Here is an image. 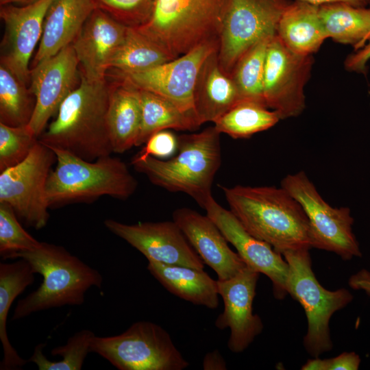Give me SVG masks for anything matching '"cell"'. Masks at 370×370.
Returning a JSON list of instances; mask_svg holds the SVG:
<instances>
[{
  "instance_id": "cell-1",
  "label": "cell",
  "mask_w": 370,
  "mask_h": 370,
  "mask_svg": "<svg viewBox=\"0 0 370 370\" xmlns=\"http://www.w3.org/2000/svg\"><path fill=\"white\" fill-rule=\"evenodd\" d=\"M230 211L254 237L278 252L311 248L308 217L282 186H221Z\"/></svg>"
},
{
  "instance_id": "cell-2",
  "label": "cell",
  "mask_w": 370,
  "mask_h": 370,
  "mask_svg": "<svg viewBox=\"0 0 370 370\" xmlns=\"http://www.w3.org/2000/svg\"><path fill=\"white\" fill-rule=\"evenodd\" d=\"M109 101L107 78L89 82L81 74L79 86L63 101L56 118L38 140L50 148L68 151L88 161L111 155Z\"/></svg>"
},
{
  "instance_id": "cell-3",
  "label": "cell",
  "mask_w": 370,
  "mask_h": 370,
  "mask_svg": "<svg viewBox=\"0 0 370 370\" xmlns=\"http://www.w3.org/2000/svg\"><path fill=\"white\" fill-rule=\"evenodd\" d=\"M220 133L210 127L197 134L177 137V153L168 160L135 156L132 164L154 185L182 192L204 208L212 196V186L221 164Z\"/></svg>"
},
{
  "instance_id": "cell-4",
  "label": "cell",
  "mask_w": 370,
  "mask_h": 370,
  "mask_svg": "<svg viewBox=\"0 0 370 370\" xmlns=\"http://www.w3.org/2000/svg\"><path fill=\"white\" fill-rule=\"evenodd\" d=\"M35 273L42 276L40 286L20 299L12 320H18L42 310L64 306H80L92 286L101 288V274L72 255L64 247L41 242L39 247L17 253Z\"/></svg>"
},
{
  "instance_id": "cell-5",
  "label": "cell",
  "mask_w": 370,
  "mask_h": 370,
  "mask_svg": "<svg viewBox=\"0 0 370 370\" xmlns=\"http://www.w3.org/2000/svg\"><path fill=\"white\" fill-rule=\"evenodd\" d=\"M56 165L47 183L49 208L77 202H91L102 196L126 199L138 182L126 164L111 155L88 161L68 151L51 148Z\"/></svg>"
},
{
  "instance_id": "cell-6",
  "label": "cell",
  "mask_w": 370,
  "mask_h": 370,
  "mask_svg": "<svg viewBox=\"0 0 370 370\" xmlns=\"http://www.w3.org/2000/svg\"><path fill=\"white\" fill-rule=\"evenodd\" d=\"M226 0H155L149 20L136 27L171 58L219 40Z\"/></svg>"
},
{
  "instance_id": "cell-7",
  "label": "cell",
  "mask_w": 370,
  "mask_h": 370,
  "mask_svg": "<svg viewBox=\"0 0 370 370\" xmlns=\"http://www.w3.org/2000/svg\"><path fill=\"white\" fill-rule=\"evenodd\" d=\"M309 249L288 250L282 254L288 264L287 293L301 305L307 318L304 345L315 358L332 349L330 318L352 301L353 295L345 288L329 291L321 286L313 272Z\"/></svg>"
},
{
  "instance_id": "cell-8",
  "label": "cell",
  "mask_w": 370,
  "mask_h": 370,
  "mask_svg": "<svg viewBox=\"0 0 370 370\" xmlns=\"http://www.w3.org/2000/svg\"><path fill=\"white\" fill-rule=\"evenodd\" d=\"M90 352L119 370H182L189 366L169 334L150 321H138L123 333L95 336Z\"/></svg>"
},
{
  "instance_id": "cell-9",
  "label": "cell",
  "mask_w": 370,
  "mask_h": 370,
  "mask_svg": "<svg viewBox=\"0 0 370 370\" xmlns=\"http://www.w3.org/2000/svg\"><path fill=\"white\" fill-rule=\"evenodd\" d=\"M281 186L298 201L308 217L311 247L334 252L345 260L362 256L349 208L330 206L303 171L286 175Z\"/></svg>"
},
{
  "instance_id": "cell-10",
  "label": "cell",
  "mask_w": 370,
  "mask_h": 370,
  "mask_svg": "<svg viewBox=\"0 0 370 370\" xmlns=\"http://www.w3.org/2000/svg\"><path fill=\"white\" fill-rule=\"evenodd\" d=\"M288 0H226L218 46L220 67L230 75L240 58L252 45L276 34Z\"/></svg>"
},
{
  "instance_id": "cell-11",
  "label": "cell",
  "mask_w": 370,
  "mask_h": 370,
  "mask_svg": "<svg viewBox=\"0 0 370 370\" xmlns=\"http://www.w3.org/2000/svg\"><path fill=\"white\" fill-rule=\"evenodd\" d=\"M54 151L39 140L19 164L0 173V203L9 205L28 227L40 230L49 219L47 183Z\"/></svg>"
},
{
  "instance_id": "cell-12",
  "label": "cell",
  "mask_w": 370,
  "mask_h": 370,
  "mask_svg": "<svg viewBox=\"0 0 370 370\" xmlns=\"http://www.w3.org/2000/svg\"><path fill=\"white\" fill-rule=\"evenodd\" d=\"M312 64V55L292 51L276 34L271 39L264 64L263 99L281 119L297 116L304 110V88Z\"/></svg>"
},
{
  "instance_id": "cell-13",
  "label": "cell",
  "mask_w": 370,
  "mask_h": 370,
  "mask_svg": "<svg viewBox=\"0 0 370 370\" xmlns=\"http://www.w3.org/2000/svg\"><path fill=\"white\" fill-rule=\"evenodd\" d=\"M218 46L219 40L207 41L151 69L127 73L116 72L115 77L165 98L184 112L195 113L194 90L199 71Z\"/></svg>"
},
{
  "instance_id": "cell-14",
  "label": "cell",
  "mask_w": 370,
  "mask_h": 370,
  "mask_svg": "<svg viewBox=\"0 0 370 370\" xmlns=\"http://www.w3.org/2000/svg\"><path fill=\"white\" fill-rule=\"evenodd\" d=\"M79 66L72 45L30 69V90L36 99L33 115L27 125L37 138L57 114L63 101L81 82Z\"/></svg>"
},
{
  "instance_id": "cell-15",
  "label": "cell",
  "mask_w": 370,
  "mask_h": 370,
  "mask_svg": "<svg viewBox=\"0 0 370 370\" xmlns=\"http://www.w3.org/2000/svg\"><path fill=\"white\" fill-rule=\"evenodd\" d=\"M105 227L143 254L147 260L204 269V262L173 221L126 224L106 219Z\"/></svg>"
},
{
  "instance_id": "cell-16",
  "label": "cell",
  "mask_w": 370,
  "mask_h": 370,
  "mask_svg": "<svg viewBox=\"0 0 370 370\" xmlns=\"http://www.w3.org/2000/svg\"><path fill=\"white\" fill-rule=\"evenodd\" d=\"M203 209L227 242L236 248L247 267L267 276L272 283L273 296L283 299L288 294V264L282 254L269 243L250 234L234 214L223 208L212 196Z\"/></svg>"
},
{
  "instance_id": "cell-17",
  "label": "cell",
  "mask_w": 370,
  "mask_h": 370,
  "mask_svg": "<svg viewBox=\"0 0 370 370\" xmlns=\"http://www.w3.org/2000/svg\"><path fill=\"white\" fill-rule=\"evenodd\" d=\"M53 1L38 0L21 6L1 5L5 32L0 63L25 85L30 82L29 60L40 40L45 17Z\"/></svg>"
},
{
  "instance_id": "cell-18",
  "label": "cell",
  "mask_w": 370,
  "mask_h": 370,
  "mask_svg": "<svg viewBox=\"0 0 370 370\" xmlns=\"http://www.w3.org/2000/svg\"><path fill=\"white\" fill-rule=\"evenodd\" d=\"M260 273L245 267L234 277L217 280L218 293L224 304L214 325L219 330L230 329L227 347L233 353L245 351L263 330L261 318L253 313Z\"/></svg>"
},
{
  "instance_id": "cell-19",
  "label": "cell",
  "mask_w": 370,
  "mask_h": 370,
  "mask_svg": "<svg viewBox=\"0 0 370 370\" xmlns=\"http://www.w3.org/2000/svg\"><path fill=\"white\" fill-rule=\"evenodd\" d=\"M127 25L99 8L87 18L71 43L81 67L89 82L107 78L110 60L122 42Z\"/></svg>"
},
{
  "instance_id": "cell-20",
  "label": "cell",
  "mask_w": 370,
  "mask_h": 370,
  "mask_svg": "<svg viewBox=\"0 0 370 370\" xmlns=\"http://www.w3.org/2000/svg\"><path fill=\"white\" fill-rule=\"evenodd\" d=\"M173 221L205 264L217 273L218 280H228L247 267L233 251L216 224L207 216L188 208H177Z\"/></svg>"
},
{
  "instance_id": "cell-21",
  "label": "cell",
  "mask_w": 370,
  "mask_h": 370,
  "mask_svg": "<svg viewBox=\"0 0 370 370\" xmlns=\"http://www.w3.org/2000/svg\"><path fill=\"white\" fill-rule=\"evenodd\" d=\"M97 8L93 0H53L45 17L32 67L71 45Z\"/></svg>"
},
{
  "instance_id": "cell-22",
  "label": "cell",
  "mask_w": 370,
  "mask_h": 370,
  "mask_svg": "<svg viewBox=\"0 0 370 370\" xmlns=\"http://www.w3.org/2000/svg\"><path fill=\"white\" fill-rule=\"evenodd\" d=\"M218 49L204 62L194 90V111L200 123L214 122L241 101L232 77L220 67Z\"/></svg>"
},
{
  "instance_id": "cell-23",
  "label": "cell",
  "mask_w": 370,
  "mask_h": 370,
  "mask_svg": "<svg viewBox=\"0 0 370 370\" xmlns=\"http://www.w3.org/2000/svg\"><path fill=\"white\" fill-rule=\"evenodd\" d=\"M110 84L108 125L113 153H123L136 145L141 127V105L137 88L116 77Z\"/></svg>"
},
{
  "instance_id": "cell-24",
  "label": "cell",
  "mask_w": 370,
  "mask_h": 370,
  "mask_svg": "<svg viewBox=\"0 0 370 370\" xmlns=\"http://www.w3.org/2000/svg\"><path fill=\"white\" fill-rule=\"evenodd\" d=\"M276 35L292 51L300 55L316 53L328 38L319 5L301 0L291 1L279 20Z\"/></svg>"
},
{
  "instance_id": "cell-25",
  "label": "cell",
  "mask_w": 370,
  "mask_h": 370,
  "mask_svg": "<svg viewBox=\"0 0 370 370\" xmlns=\"http://www.w3.org/2000/svg\"><path fill=\"white\" fill-rule=\"evenodd\" d=\"M147 270L175 296L210 309L219 305L217 280L204 269L148 260Z\"/></svg>"
},
{
  "instance_id": "cell-26",
  "label": "cell",
  "mask_w": 370,
  "mask_h": 370,
  "mask_svg": "<svg viewBox=\"0 0 370 370\" xmlns=\"http://www.w3.org/2000/svg\"><path fill=\"white\" fill-rule=\"evenodd\" d=\"M30 264L24 259L0 263V340L3 347L1 370L21 369L27 362L10 343L7 333V319L11 305L27 286L34 282Z\"/></svg>"
},
{
  "instance_id": "cell-27",
  "label": "cell",
  "mask_w": 370,
  "mask_h": 370,
  "mask_svg": "<svg viewBox=\"0 0 370 370\" xmlns=\"http://www.w3.org/2000/svg\"><path fill=\"white\" fill-rule=\"evenodd\" d=\"M319 13L328 38L354 50L370 41L369 7L334 2L319 5Z\"/></svg>"
},
{
  "instance_id": "cell-28",
  "label": "cell",
  "mask_w": 370,
  "mask_h": 370,
  "mask_svg": "<svg viewBox=\"0 0 370 370\" xmlns=\"http://www.w3.org/2000/svg\"><path fill=\"white\" fill-rule=\"evenodd\" d=\"M141 105V127L136 147L140 146L155 133L173 129L195 130L201 125L193 112H184L165 98L138 89Z\"/></svg>"
},
{
  "instance_id": "cell-29",
  "label": "cell",
  "mask_w": 370,
  "mask_h": 370,
  "mask_svg": "<svg viewBox=\"0 0 370 370\" xmlns=\"http://www.w3.org/2000/svg\"><path fill=\"white\" fill-rule=\"evenodd\" d=\"M173 60L158 45L136 27H127L125 37L112 56L109 70L116 73L138 72Z\"/></svg>"
},
{
  "instance_id": "cell-30",
  "label": "cell",
  "mask_w": 370,
  "mask_h": 370,
  "mask_svg": "<svg viewBox=\"0 0 370 370\" xmlns=\"http://www.w3.org/2000/svg\"><path fill=\"white\" fill-rule=\"evenodd\" d=\"M280 119L275 111L260 103L241 100L216 120L214 127L220 134L244 138L269 130Z\"/></svg>"
},
{
  "instance_id": "cell-31",
  "label": "cell",
  "mask_w": 370,
  "mask_h": 370,
  "mask_svg": "<svg viewBox=\"0 0 370 370\" xmlns=\"http://www.w3.org/2000/svg\"><path fill=\"white\" fill-rule=\"evenodd\" d=\"M35 105L30 88L0 63V123L14 127L28 125Z\"/></svg>"
},
{
  "instance_id": "cell-32",
  "label": "cell",
  "mask_w": 370,
  "mask_h": 370,
  "mask_svg": "<svg viewBox=\"0 0 370 370\" xmlns=\"http://www.w3.org/2000/svg\"><path fill=\"white\" fill-rule=\"evenodd\" d=\"M273 36H268L252 45L240 58L230 76L241 100H251L265 105L263 77L267 48Z\"/></svg>"
},
{
  "instance_id": "cell-33",
  "label": "cell",
  "mask_w": 370,
  "mask_h": 370,
  "mask_svg": "<svg viewBox=\"0 0 370 370\" xmlns=\"http://www.w3.org/2000/svg\"><path fill=\"white\" fill-rule=\"evenodd\" d=\"M95 334L89 330H82L71 336L64 345L54 347L53 356H59L62 360L51 361L43 354L44 343L38 344L29 362L34 363L40 370H80L90 352V345Z\"/></svg>"
},
{
  "instance_id": "cell-34",
  "label": "cell",
  "mask_w": 370,
  "mask_h": 370,
  "mask_svg": "<svg viewBox=\"0 0 370 370\" xmlns=\"http://www.w3.org/2000/svg\"><path fill=\"white\" fill-rule=\"evenodd\" d=\"M37 241L23 227L13 209L0 203V255L2 259H12L18 252L37 248Z\"/></svg>"
},
{
  "instance_id": "cell-35",
  "label": "cell",
  "mask_w": 370,
  "mask_h": 370,
  "mask_svg": "<svg viewBox=\"0 0 370 370\" xmlns=\"http://www.w3.org/2000/svg\"><path fill=\"white\" fill-rule=\"evenodd\" d=\"M38 141L27 125L14 127L0 123V172L24 160Z\"/></svg>"
},
{
  "instance_id": "cell-36",
  "label": "cell",
  "mask_w": 370,
  "mask_h": 370,
  "mask_svg": "<svg viewBox=\"0 0 370 370\" xmlns=\"http://www.w3.org/2000/svg\"><path fill=\"white\" fill-rule=\"evenodd\" d=\"M155 0H93L97 8L130 27H139L151 16Z\"/></svg>"
},
{
  "instance_id": "cell-37",
  "label": "cell",
  "mask_w": 370,
  "mask_h": 370,
  "mask_svg": "<svg viewBox=\"0 0 370 370\" xmlns=\"http://www.w3.org/2000/svg\"><path fill=\"white\" fill-rule=\"evenodd\" d=\"M177 149V138L167 130H162L155 133L148 139L145 146L138 155L165 159L171 158L176 152Z\"/></svg>"
},
{
  "instance_id": "cell-38",
  "label": "cell",
  "mask_w": 370,
  "mask_h": 370,
  "mask_svg": "<svg viewBox=\"0 0 370 370\" xmlns=\"http://www.w3.org/2000/svg\"><path fill=\"white\" fill-rule=\"evenodd\" d=\"M361 359L354 352H343L338 356L329 359H320L315 357L309 359L301 367L302 370H357Z\"/></svg>"
},
{
  "instance_id": "cell-39",
  "label": "cell",
  "mask_w": 370,
  "mask_h": 370,
  "mask_svg": "<svg viewBox=\"0 0 370 370\" xmlns=\"http://www.w3.org/2000/svg\"><path fill=\"white\" fill-rule=\"evenodd\" d=\"M370 60V41L362 48L354 50L344 62L345 69L349 72L366 75L368 71L367 64Z\"/></svg>"
},
{
  "instance_id": "cell-40",
  "label": "cell",
  "mask_w": 370,
  "mask_h": 370,
  "mask_svg": "<svg viewBox=\"0 0 370 370\" xmlns=\"http://www.w3.org/2000/svg\"><path fill=\"white\" fill-rule=\"evenodd\" d=\"M203 369L204 370H225L227 369L226 362L218 350H214L207 353L204 356Z\"/></svg>"
},
{
  "instance_id": "cell-41",
  "label": "cell",
  "mask_w": 370,
  "mask_h": 370,
  "mask_svg": "<svg viewBox=\"0 0 370 370\" xmlns=\"http://www.w3.org/2000/svg\"><path fill=\"white\" fill-rule=\"evenodd\" d=\"M349 286L354 289L364 291L370 296V271L362 269L352 275L349 279Z\"/></svg>"
},
{
  "instance_id": "cell-42",
  "label": "cell",
  "mask_w": 370,
  "mask_h": 370,
  "mask_svg": "<svg viewBox=\"0 0 370 370\" xmlns=\"http://www.w3.org/2000/svg\"><path fill=\"white\" fill-rule=\"evenodd\" d=\"M314 5H320L322 4L334 3V2H345L349 3L356 7H367L369 5V0H301Z\"/></svg>"
},
{
  "instance_id": "cell-43",
  "label": "cell",
  "mask_w": 370,
  "mask_h": 370,
  "mask_svg": "<svg viewBox=\"0 0 370 370\" xmlns=\"http://www.w3.org/2000/svg\"><path fill=\"white\" fill-rule=\"evenodd\" d=\"M38 0H0L1 5L5 4H19L21 5H24L34 3Z\"/></svg>"
},
{
  "instance_id": "cell-44",
  "label": "cell",
  "mask_w": 370,
  "mask_h": 370,
  "mask_svg": "<svg viewBox=\"0 0 370 370\" xmlns=\"http://www.w3.org/2000/svg\"><path fill=\"white\" fill-rule=\"evenodd\" d=\"M368 7L370 8V0H369V5H368Z\"/></svg>"
},
{
  "instance_id": "cell-45",
  "label": "cell",
  "mask_w": 370,
  "mask_h": 370,
  "mask_svg": "<svg viewBox=\"0 0 370 370\" xmlns=\"http://www.w3.org/2000/svg\"><path fill=\"white\" fill-rule=\"evenodd\" d=\"M369 88H370V84H369Z\"/></svg>"
}]
</instances>
